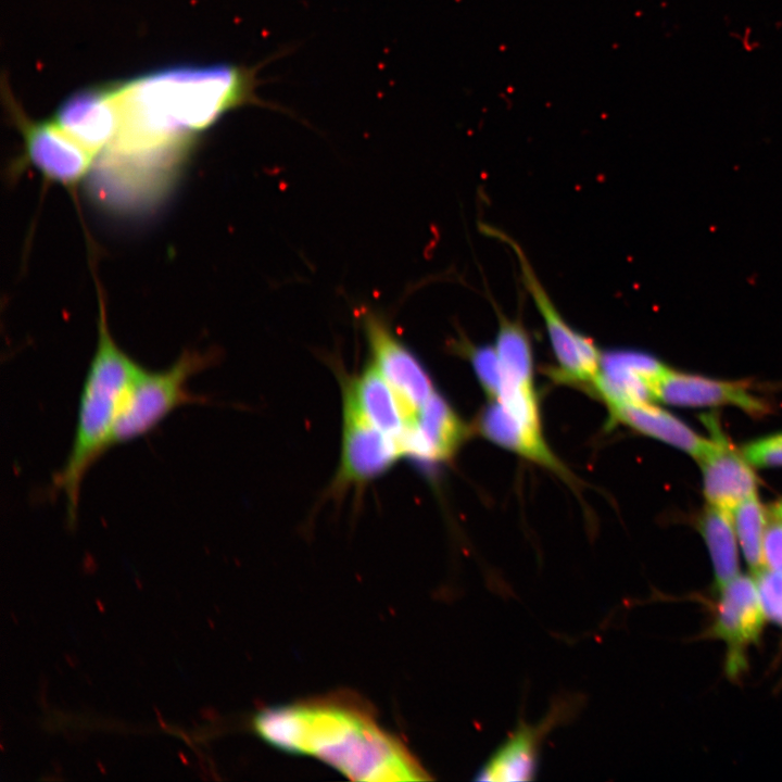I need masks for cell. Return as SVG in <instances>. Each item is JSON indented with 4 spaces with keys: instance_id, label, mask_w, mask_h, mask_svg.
Here are the masks:
<instances>
[{
    "instance_id": "cell-1",
    "label": "cell",
    "mask_w": 782,
    "mask_h": 782,
    "mask_svg": "<svg viewBox=\"0 0 782 782\" xmlns=\"http://www.w3.org/2000/svg\"><path fill=\"white\" fill-rule=\"evenodd\" d=\"M258 68L180 65L112 85L119 113L114 147L136 157L173 159L195 135L239 106L277 109L256 93Z\"/></svg>"
},
{
    "instance_id": "cell-2",
    "label": "cell",
    "mask_w": 782,
    "mask_h": 782,
    "mask_svg": "<svg viewBox=\"0 0 782 782\" xmlns=\"http://www.w3.org/2000/svg\"><path fill=\"white\" fill-rule=\"evenodd\" d=\"M256 734L289 754L320 759L355 781H425L428 772L348 695L267 707L253 718Z\"/></svg>"
},
{
    "instance_id": "cell-3",
    "label": "cell",
    "mask_w": 782,
    "mask_h": 782,
    "mask_svg": "<svg viewBox=\"0 0 782 782\" xmlns=\"http://www.w3.org/2000/svg\"><path fill=\"white\" fill-rule=\"evenodd\" d=\"M98 335L77 407L72 444L65 462L52 478V489L65 500L67 522L77 519L83 482L112 445V434L122 405L142 367L113 338L100 303Z\"/></svg>"
},
{
    "instance_id": "cell-4",
    "label": "cell",
    "mask_w": 782,
    "mask_h": 782,
    "mask_svg": "<svg viewBox=\"0 0 782 782\" xmlns=\"http://www.w3.org/2000/svg\"><path fill=\"white\" fill-rule=\"evenodd\" d=\"M215 355L185 351L164 369L143 366L133 380L114 426L111 445H121L146 436L175 409L202 404L203 398L189 389V380L214 363Z\"/></svg>"
},
{
    "instance_id": "cell-5",
    "label": "cell",
    "mask_w": 782,
    "mask_h": 782,
    "mask_svg": "<svg viewBox=\"0 0 782 782\" xmlns=\"http://www.w3.org/2000/svg\"><path fill=\"white\" fill-rule=\"evenodd\" d=\"M481 228L487 235L506 243L515 253L524 285L544 321L558 363L557 376L564 381L585 383L591 387L601 367L602 353L597 346L565 321L518 243L494 227L482 225Z\"/></svg>"
},
{
    "instance_id": "cell-6",
    "label": "cell",
    "mask_w": 782,
    "mask_h": 782,
    "mask_svg": "<svg viewBox=\"0 0 782 782\" xmlns=\"http://www.w3.org/2000/svg\"><path fill=\"white\" fill-rule=\"evenodd\" d=\"M716 594L710 634L726 643V670L736 678L747 668L746 652L758 642L767 618L753 576L739 573Z\"/></svg>"
},
{
    "instance_id": "cell-7",
    "label": "cell",
    "mask_w": 782,
    "mask_h": 782,
    "mask_svg": "<svg viewBox=\"0 0 782 782\" xmlns=\"http://www.w3.org/2000/svg\"><path fill=\"white\" fill-rule=\"evenodd\" d=\"M364 330L371 363L399 398L408 421L436 393L432 381L416 357L377 314L366 313Z\"/></svg>"
},
{
    "instance_id": "cell-8",
    "label": "cell",
    "mask_w": 782,
    "mask_h": 782,
    "mask_svg": "<svg viewBox=\"0 0 782 782\" xmlns=\"http://www.w3.org/2000/svg\"><path fill=\"white\" fill-rule=\"evenodd\" d=\"M14 121L23 137L24 163L31 165L47 180L75 188L96 164V157L53 119L36 122L15 111Z\"/></svg>"
},
{
    "instance_id": "cell-9",
    "label": "cell",
    "mask_w": 782,
    "mask_h": 782,
    "mask_svg": "<svg viewBox=\"0 0 782 782\" xmlns=\"http://www.w3.org/2000/svg\"><path fill=\"white\" fill-rule=\"evenodd\" d=\"M402 455L398 440L371 425L343 395L341 455L335 488L367 483L388 471Z\"/></svg>"
},
{
    "instance_id": "cell-10",
    "label": "cell",
    "mask_w": 782,
    "mask_h": 782,
    "mask_svg": "<svg viewBox=\"0 0 782 782\" xmlns=\"http://www.w3.org/2000/svg\"><path fill=\"white\" fill-rule=\"evenodd\" d=\"M581 706V697L557 698L548 714L538 723L524 721L494 751L478 770V781H529L538 772L541 744L555 727L572 719Z\"/></svg>"
},
{
    "instance_id": "cell-11",
    "label": "cell",
    "mask_w": 782,
    "mask_h": 782,
    "mask_svg": "<svg viewBox=\"0 0 782 782\" xmlns=\"http://www.w3.org/2000/svg\"><path fill=\"white\" fill-rule=\"evenodd\" d=\"M703 422L711 440L709 451L698 462L704 495L707 504L731 514L740 503L756 494L757 477L741 450H735L722 432L717 418L705 415Z\"/></svg>"
},
{
    "instance_id": "cell-12",
    "label": "cell",
    "mask_w": 782,
    "mask_h": 782,
    "mask_svg": "<svg viewBox=\"0 0 782 782\" xmlns=\"http://www.w3.org/2000/svg\"><path fill=\"white\" fill-rule=\"evenodd\" d=\"M52 119L98 160L113 142L119 126L112 86L81 89L71 94Z\"/></svg>"
},
{
    "instance_id": "cell-13",
    "label": "cell",
    "mask_w": 782,
    "mask_h": 782,
    "mask_svg": "<svg viewBox=\"0 0 782 782\" xmlns=\"http://www.w3.org/2000/svg\"><path fill=\"white\" fill-rule=\"evenodd\" d=\"M654 394L655 400L666 404L686 407L731 405L751 416L765 415L769 409L743 382L677 371L669 367L655 383Z\"/></svg>"
},
{
    "instance_id": "cell-14",
    "label": "cell",
    "mask_w": 782,
    "mask_h": 782,
    "mask_svg": "<svg viewBox=\"0 0 782 782\" xmlns=\"http://www.w3.org/2000/svg\"><path fill=\"white\" fill-rule=\"evenodd\" d=\"M668 366L644 352L616 350L602 354L592 390L605 402H653L654 387Z\"/></svg>"
},
{
    "instance_id": "cell-15",
    "label": "cell",
    "mask_w": 782,
    "mask_h": 782,
    "mask_svg": "<svg viewBox=\"0 0 782 782\" xmlns=\"http://www.w3.org/2000/svg\"><path fill=\"white\" fill-rule=\"evenodd\" d=\"M465 434L449 403L437 392L416 413L399 439L403 455L422 463L449 458Z\"/></svg>"
},
{
    "instance_id": "cell-16",
    "label": "cell",
    "mask_w": 782,
    "mask_h": 782,
    "mask_svg": "<svg viewBox=\"0 0 782 782\" xmlns=\"http://www.w3.org/2000/svg\"><path fill=\"white\" fill-rule=\"evenodd\" d=\"M611 418L635 431L679 449L699 462L711 446L710 438L695 432L653 402H608Z\"/></svg>"
},
{
    "instance_id": "cell-17",
    "label": "cell",
    "mask_w": 782,
    "mask_h": 782,
    "mask_svg": "<svg viewBox=\"0 0 782 782\" xmlns=\"http://www.w3.org/2000/svg\"><path fill=\"white\" fill-rule=\"evenodd\" d=\"M342 391L371 425L399 442L408 424L407 416L399 398L371 362L362 373L346 379Z\"/></svg>"
},
{
    "instance_id": "cell-18",
    "label": "cell",
    "mask_w": 782,
    "mask_h": 782,
    "mask_svg": "<svg viewBox=\"0 0 782 782\" xmlns=\"http://www.w3.org/2000/svg\"><path fill=\"white\" fill-rule=\"evenodd\" d=\"M697 529L708 550L714 570V592H719L740 572L739 542L730 513L706 505Z\"/></svg>"
},
{
    "instance_id": "cell-19",
    "label": "cell",
    "mask_w": 782,
    "mask_h": 782,
    "mask_svg": "<svg viewBox=\"0 0 782 782\" xmlns=\"http://www.w3.org/2000/svg\"><path fill=\"white\" fill-rule=\"evenodd\" d=\"M739 546L752 573L765 567L762 542L767 527L765 507L757 493L740 503L731 513Z\"/></svg>"
},
{
    "instance_id": "cell-20",
    "label": "cell",
    "mask_w": 782,
    "mask_h": 782,
    "mask_svg": "<svg viewBox=\"0 0 782 782\" xmlns=\"http://www.w3.org/2000/svg\"><path fill=\"white\" fill-rule=\"evenodd\" d=\"M752 576L766 618L782 626V573L764 567Z\"/></svg>"
},
{
    "instance_id": "cell-21",
    "label": "cell",
    "mask_w": 782,
    "mask_h": 782,
    "mask_svg": "<svg viewBox=\"0 0 782 782\" xmlns=\"http://www.w3.org/2000/svg\"><path fill=\"white\" fill-rule=\"evenodd\" d=\"M741 452L753 467H782V431L749 441Z\"/></svg>"
},
{
    "instance_id": "cell-22",
    "label": "cell",
    "mask_w": 782,
    "mask_h": 782,
    "mask_svg": "<svg viewBox=\"0 0 782 782\" xmlns=\"http://www.w3.org/2000/svg\"><path fill=\"white\" fill-rule=\"evenodd\" d=\"M771 517L764 535L762 559L765 567L782 573V518Z\"/></svg>"
},
{
    "instance_id": "cell-23",
    "label": "cell",
    "mask_w": 782,
    "mask_h": 782,
    "mask_svg": "<svg viewBox=\"0 0 782 782\" xmlns=\"http://www.w3.org/2000/svg\"><path fill=\"white\" fill-rule=\"evenodd\" d=\"M771 515L782 518V499L773 504L771 507Z\"/></svg>"
}]
</instances>
